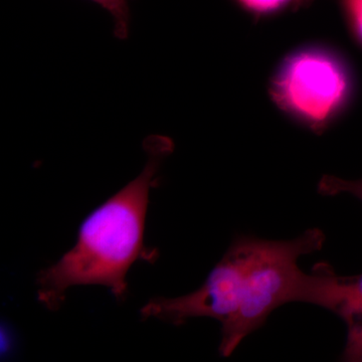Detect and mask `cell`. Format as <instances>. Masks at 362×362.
Instances as JSON below:
<instances>
[{
    "label": "cell",
    "instance_id": "cell-1",
    "mask_svg": "<svg viewBox=\"0 0 362 362\" xmlns=\"http://www.w3.org/2000/svg\"><path fill=\"white\" fill-rule=\"evenodd\" d=\"M325 240L319 228L288 240L237 238L197 291L154 298L143 312L175 326L199 317L216 319L221 323L218 351L232 356L282 305L303 302L335 311L339 276L327 264H318L312 274L298 266L300 257L322 249Z\"/></svg>",
    "mask_w": 362,
    "mask_h": 362
},
{
    "label": "cell",
    "instance_id": "cell-2",
    "mask_svg": "<svg viewBox=\"0 0 362 362\" xmlns=\"http://www.w3.org/2000/svg\"><path fill=\"white\" fill-rule=\"evenodd\" d=\"M147 162L142 173L95 209L81 226L77 243L59 262L37 274V299L51 311L65 302L74 286L101 285L118 301L127 295L126 276L135 261H150L156 252L143 244L149 194L159 182V170L173 143L164 136L144 141Z\"/></svg>",
    "mask_w": 362,
    "mask_h": 362
},
{
    "label": "cell",
    "instance_id": "cell-3",
    "mask_svg": "<svg viewBox=\"0 0 362 362\" xmlns=\"http://www.w3.org/2000/svg\"><path fill=\"white\" fill-rule=\"evenodd\" d=\"M346 78L333 59L319 52L298 54L281 71L276 97L314 123L323 122L342 101Z\"/></svg>",
    "mask_w": 362,
    "mask_h": 362
},
{
    "label": "cell",
    "instance_id": "cell-4",
    "mask_svg": "<svg viewBox=\"0 0 362 362\" xmlns=\"http://www.w3.org/2000/svg\"><path fill=\"white\" fill-rule=\"evenodd\" d=\"M334 313L344 320L349 331L362 329V274L339 276V302Z\"/></svg>",
    "mask_w": 362,
    "mask_h": 362
},
{
    "label": "cell",
    "instance_id": "cell-5",
    "mask_svg": "<svg viewBox=\"0 0 362 362\" xmlns=\"http://www.w3.org/2000/svg\"><path fill=\"white\" fill-rule=\"evenodd\" d=\"M106 9L113 16L115 35L119 39H126L129 32V7L128 0H90Z\"/></svg>",
    "mask_w": 362,
    "mask_h": 362
},
{
    "label": "cell",
    "instance_id": "cell-6",
    "mask_svg": "<svg viewBox=\"0 0 362 362\" xmlns=\"http://www.w3.org/2000/svg\"><path fill=\"white\" fill-rule=\"evenodd\" d=\"M319 192L323 195L349 194L362 202V180H345L334 176H324L318 187Z\"/></svg>",
    "mask_w": 362,
    "mask_h": 362
},
{
    "label": "cell",
    "instance_id": "cell-7",
    "mask_svg": "<svg viewBox=\"0 0 362 362\" xmlns=\"http://www.w3.org/2000/svg\"><path fill=\"white\" fill-rule=\"evenodd\" d=\"M343 358L346 361H362V329L349 331Z\"/></svg>",
    "mask_w": 362,
    "mask_h": 362
},
{
    "label": "cell",
    "instance_id": "cell-8",
    "mask_svg": "<svg viewBox=\"0 0 362 362\" xmlns=\"http://www.w3.org/2000/svg\"><path fill=\"white\" fill-rule=\"evenodd\" d=\"M242 6L258 11V13H269V11H277L281 7L287 6L289 2L294 0H238Z\"/></svg>",
    "mask_w": 362,
    "mask_h": 362
},
{
    "label": "cell",
    "instance_id": "cell-9",
    "mask_svg": "<svg viewBox=\"0 0 362 362\" xmlns=\"http://www.w3.org/2000/svg\"><path fill=\"white\" fill-rule=\"evenodd\" d=\"M352 25L362 37V0H344Z\"/></svg>",
    "mask_w": 362,
    "mask_h": 362
}]
</instances>
